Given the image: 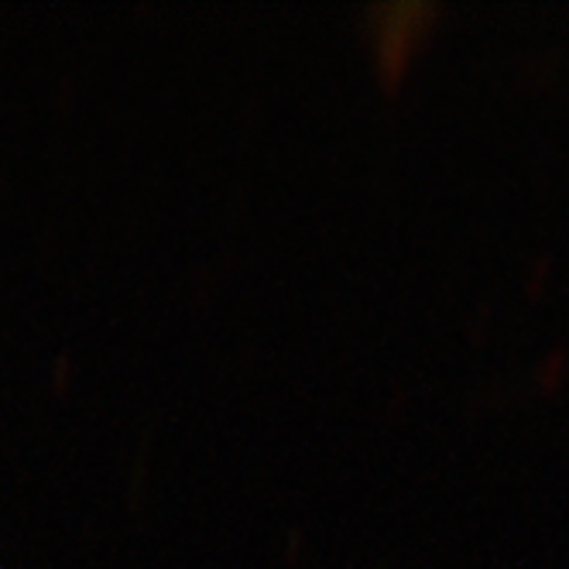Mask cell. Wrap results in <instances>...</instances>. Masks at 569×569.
I'll return each instance as SVG.
<instances>
[{
	"label": "cell",
	"mask_w": 569,
	"mask_h": 569,
	"mask_svg": "<svg viewBox=\"0 0 569 569\" xmlns=\"http://www.w3.org/2000/svg\"><path fill=\"white\" fill-rule=\"evenodd\" d=\"M378 56L385 62L391 59H405L412 52V42H416V34L422 31V21L432 14L429 4H391V8H378Z\"/></svg>",
	"instance_id": "obj_1"
}]
</instances>
